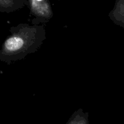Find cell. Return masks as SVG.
I'll return each instance as SVG.
<instances>
[{
    "instance_id": "obj_1",
    "label": "cell",
    "mask_w": 124,
    "mask_h": 124,
    "mask_svg": "<svg viewBox=\"0 0 124 124\" xmlns=\"http://www.w3.org/2000/svg\"><path fill=\"white\" fill-rule=\"evenodd\" d=\"M24 44V41L21 38L12 37L8 38L5 42L6 48L9 51H16L21 48Z\"/></svg>"
},
{
    "instance_id": "obj_2",
    "label": "cell",
    "mask_w": 124,
    "mask_h": 124,
    "mask_svg": "<svg viewBox=\"0 0 124 124\" xmlns=\"http://www.w3.org/2000/svg\"><path fill=\"white\" fill-rule=\"evenodd\" d=\"M37 1H41V0H37Z\"/></svg>"
}]
</instances>
